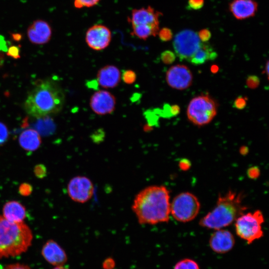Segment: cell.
Instances as JSON below:
<instances>
[{"label": "cell", "mask_w": 269, "mask_h": 269, "mask_svg": "<svg viewBox=\"0 0 269 269\" xmlns=\"http://www.w3.org/2000/svg\"><path fill=\"white\" fill-rule=\"evenodd\" d=\"M132 210L140 224L168 222L170 215L169 191L163 185H151L135 196Z\"/></svg>", "instance_id": "cell-1"}, {"label": "cell", "mask_w": 269, "mask_h": 269, "mask_svg": "<svg viewBox=\"0 0 269 269\" xmlns=\"http://www.w3.org/2000/svg\"><path fill=\"white\" fill-rule=\"evenodd\" d=\"M65 102L62 89L54 81L43 80L36 83L27 95L24 109L30 116L39 118L57 114Z\"/></svg>", "instance_id": "cell-2"}, {"label": "cell", "mask_w": 269, "mask_h": 269, "mask_svg": "<svg viewBox=\"0 0 269 269\" xmlns=\"http://www.w3.org/2000/svg\"><path fill=\"white\" fill-rule=\"evenodd\" d=\"M244 195L229 190L219 196L214 208L200 219L199 225L215 230L230 225L248 209L243 204Z\"/></svg>", "instance_id": "cell-3"}, {"label": "cell", "mask_w": 269, "mask_h": 269, "mask_svg": "<svg viewBox=\"0 0 269 269\" xmlns=\"http://www.w3.org/2000/svg\"><path fill=\"white\" fill-rule=\"evenodd\" d=\"M32 240V231L23 222H10L0 215V259L25 253Z\"/></svg>", "instance_id": "cell-4"}, {"label": "cell", "mask_w": 269, "mask_h": 269, "mask_svg": "<svg viewBox=\"0 0 269 269\" xmlns=\"http://www.w3.org/2000/svg\"><path fill=\"white\" fill-rule=\"evenodd\" d=\"M264 222V215L260 210L244 213L235 221L236 233L248 244H251L264 236L262 225Z\"/></svg>", "instance_id": "cell-5"}, {"label": "cell", "mask_w": 269, "mask_h": 269, "mask_svg": "<svg viewBox=\"0 0 269 269\" xmlns=\"http://www.w3.org/2000/svg\"><path fill=\"white\" fill-rule=\"evenodd\" d=\"M217 114V106L215 101L209 96H196L190 101L187 116L190 122L201 126L209 124Z\"/></svg>", "instance_id": "cell-6"}, {"label": "cell", "mask_w": 269, "mask_h": 269, "mask_svg": "<svg viewBox=\"0 0 269 269\" xmlns=\"http://www.w3.org/2000/svg\"><path fill=\"white\" fill-rule=\"evenodd\" d=\"M200 203L193 194L184 192L177 195L170 202V214L177 221L186 223L198 214Z\"/></svg>", "instance_id": "cell-7"}, {"label": "cell", "mask_w": 269, "mask_h": 269, "mask_svg": "<svg viewBox=\"0 0 269 269\" xmlns=\"http://www.w3.org/2000/svg\"><path fill=\"white\" fill-rule=\"evenodd\" d=\"M202 43L197 33L190 29H185L175 35L173 46L175 54L179 59L188 61Z\"/></svg>", "instance_id": "cell-8"}, {"label": "cell", "mask_w": 269, "mask_h": 269, "mask_svg": "<svg viewBox=\"0 0 269 269\" xmlns=\"http://www.w3.org/2000/svg\"><path fill=\"white\" fill-rule=\"evenodd\" d=\"M94 187L92 181L84 176H76L70 179L67 185V192L74 201L84 203L92 197Z\"/></svg>", "instance_id": "cell-9"}, {"label": "cell", "mask_w": 269, "mask_h": 269, "mask_svg": "<svg viewBox=\"0 0 269 269\" xmlns=\"http://www.w3.org/2000/svg\"><path fill=\"white\" fill-rule=\"evenodd\" d=\"M166 81L170 87L182 90L187 89L191 85L193 75L187 66L181 64L175 65L167 71Z\"/></svg>", "instance_id": "cell-10"}, {"label": "cell", "mask_w": 269, "mask_h": 269, "mask_svg": "<svg viewBox=\"0 0 269 269\" xmlns=\"http://www.w3.org/2000/svg\"><path fill=\"white\" fill-rule=\"evenodd\" d=\"M111 38V32L107 26L102 24H95L87 31L85 40L90 48L99 51L109 46Z\"/></svg>", "instance_id": "cell-11"}, {"label": "cell", "mask_w": 269, "mask_h": 269, "mask_svg": "<svg viewBox=\"0 0 269 269\" xmlns=\"http://www.w3.org/2000/svg\"><path fill=\"white\" fill-rule=\"evenodd\" d=\"M161 15V12L148 6L147 7L133 9L128 20L132 27L148 26L159 31V18Z\"/></svg>", "instance_id": "cell-12"}, {"label": "cell", "mask_w": 269, "mask_h": 269, "mask_svg": "<svg viewBox=\"0 0 269 269\" xmlns=\"http://www.w3.org/2000/svg\"><path fill=\"white\" fill-rule=\"evenodd\" d=\"M90 107L98 115L112 113L116 108V99L110 92L101 90L95 92L90 99Z\"/></svg>", "instance_id": "cell-13"}, {"label": "cell", "mask_w": 269, "mask_h": 269, "mask_svg": "<svg viewBox=\"0 0 269 269\" xmlns=\"http://www.w3.org/2000/svg\"><path fill=\"white\" fill-rule=\"evenodd\" d=\"M52 28L49 23L43 19L34 20L28 27L27 35L31 43L42 45L48 43L52 36Z\"/></svg>", "instance_id": "cell-14"}, {"label": "cell", "mask_w": 269, "mask_h": 269, "mask_svg": "<svg viewBox=\"0 0 269 269\" xmlns=\"http://www.w3.org/2000/svg\"><path fill=\"white\" fill-rule=\"evenodd\" d=\"M209 246L217 254H225L230 251L235 244L234 236L232 233L225 229L216 230L211 235Z\"/></svg>", "instance_id": "cell-15"}, {"label": "cell", "mask_w": 269, "mask_h": 269, "mask_svg": "<svg viewBox=\"0 0 269 269\" xmlns=\"http://www.w3.org/2000/svg\"><path fill=\"white\" fill-rule=\"evenodd\" d=\"M41 255L47 262L55 267L64 265L68 260L64 250L53 240H49L44 244Z\"/></svg>", "instance_id": "cell-16"}, {"label": "cell", "mask_w": 269, "mask_h": 269, "mask_svg": "<svg viewBox=\"0 0 269 269\" xmlns=\"http://www.w3.org/2000/svg\"><path fill=\"white\" fill-rule=\"evenodd\" d=\"M121 80V73L118 67L113 65L103 67L97 74L98 85L104 88H114L117 87Z\"/></svg>", "instance_id": "cell-17"}, {"label": "cell", "mask_w": 269, "mask_h": 269, "mask_svg": "<svg viewBox=\"0 0 269 269\" xmlns=\"http://www.w3.org/2000/svg\"><path fill=\"white\" fill-rule=\"evenodd\" d=\"M229 9L238 19H244L255 15L258 9V3L254 0H233Z\"/></svg>", "instance_id": "cell-18"}, {"label": "cell", "mask_w": 269, "mask_h": 269, "mask_svg": "<svg viewBox=\"0 0 269 269\" xmlns=\"http://www.w3.org/2000/svg\"><path fill=\"white\" fill-rule=\"evenodd\" d=\"M26 216L25 207L17 201H9L3 205L2 216L12 222H22Z\"/></svg>", "instance_id": "cell-19"}, {"label": "cell", "mask_w": 269, "mask_h": 269, "mask_svg": "<svg viewBox=\"0 0 269 269\" xmlns=\"http://www.w3.org/2000/svg\"><path fill=\"white\" fill-rule=\"evenodd\" d=\"M20 146L29 152L37 150L41 145V139L39 134L35 129H28L22 132L18 137Z\"/></svg>", "instance_id": "cell-20"}, {"label": "cell", "mask_w": 269, "mask_h": 269, "mask_svg": "<svg viewBox=\"0 0 269 269\" xmlns=\"http://www.w3.org/2000/svg\"><path fill=\"white\" fill-rule=\"evenodd\" d=\"M217 57V53L210 44L202 42L200 47L188 60L195 65L204 64L209 60H213Z\"/></svg>", "instance_id": "cell-21"}, {"label": "cell", "mask_w": 269, "mask_h": 269, "mask_svg": "<svg viewBox=\"0 0 269 269\" xmlns=\"http://www.w3.org/2000/svg\"><path fill=\"white\" fill-rule=\"evenodd\" d=\"M40 119L35 124L37 132L40 134L47 135L53 133L55 125L53 120L47 116L39 118Z\"/></svg>", "instance_id": "cell-22"}, {"label": "cell", "mask_w": 269, "mask_h": 269, "mask_svg": "<svg viewBox=\"0 0 269 269\" xmlns=\"http://www.w3.org/2000/svg\"><path fill=\"white\" fill-rule=\"evenodd\" d=\"M173 269H200V267L195 261L191 259L186 258L176 263Z\"/></svg>", "instance_id": "cell-23"}, {"label": "cell", "mask_w": 269, "mask_h": 269, "mask_svg": "<svg viewBox=\"0 0 269 269\" xmlns=\"http://www.w3.org/2000/svg\"><path fill=\"white\" fill-rule=\"evenodd\" d=\"M121 79L127 84H132L136 79V74L132 70H125L121 75Z\"/></svg>", "instance_id": "cell-24"}, {"label": "cell", "mask_w": 269, "mask_h": 269, "mask_svg": "<svg viewBox=\"0 0 269 269\" xmlns=\"http://www.w3.org/2000/svg\"><path fill=\"white\" fill-rule=\"evenodd\" d=\"M179 112L180 107L178 105H166L164 107L163 114L165 117H170L177 116Z\"/></svg>", "instance_id": "cell-25"}, {"label": "cell", "mask_w": 269, "mask_h": 269, "mask_svg": "<svg viewBox=\"0 0 269 269\" xmlns=\"http://www.w3.org/2000/svg\"><path fill=\"white\" fill-rule=\"evenodd\" d=\"M100 0H74V4L78 8L90 7L96 5Z\"/></svg>", "instance_id": "cell-26"}, {"label": "cell", "mask_w": 269, "mask_h": 269, "mask_svg": "<svg viewBox=\"0 0 269 269\" xmlns=\"http://www.w3.org/2000/svg\"><path fill=\"white\" fill-rule=\"evenodd\" d=\"M160 58L164 64H170L175 61L176 55L170 50H165L161 53Z\"/></svg>", "instance_id": "cell-27"}, {"label": "cell", "mask_w": 269, "mask_h": 269, "mask_svg": "<svg viewBox=\"0 0 269 269\" xmlns=\"http://www.w3.org/2000/svg\"><path fill=\"white\" fill-rule=\"evenodd\" d=\"M157 34L160 39L164 42L170 40L173 36L172 31L167 27L162 28L159 30Z\"/></svg>", "instance_id": "cell-28"}, {"label": "cell", "mask_w": 269, "mask_h": 269, "mask_svg": "<svg viewBox=\"0 0 269 269\" xmlns=\"http://www.w3.org/2000/svg\"><path fill=\"white\" fill-rule=\"evenodd\" d=\"M8 137V131L6 126L0 122V146L4 144Z\"/></svg>", "instance_id": "cell-29"}, {"label": "cell", "mask_w": 269, "mask_h": 269, "mask_svg": "<svg viewBox=\"0 0 269 269\" xmlns=\"http://www.w3.org/2000/svg\"><path fill=\"white\" fill-rule=\"evenodd\" d=\"M32 191V187L27 183H23L20 184L18 188L19 194L23 196H27L30 195Z\"/></svg>", "instance_id": "cell-30"}, {"label": "cell", "mask_w": 269, "mask_h": 269, "mask_svg": "<svg viewBox=\"0 0 269 269\" xmlns=\"http://www.w3.org/2000/svg\"><path fill=\"white\" fill-rule=\"evenodd\" d=\"M46 168L43 164H37L34 168V173L37 178H43L46 176Z\"/></svg>", "instance_id": "cell-31"}, {"label": "cell", "mask_w": 269, "mask_h": 269, "mask_svg": "<svg viewBox=\"0 0 269 269\" xmlns=\"http://www.w3.org/2000/svg\"><path fill=\"white\" fill-rule=\"evenodd\" d=\"M246 83L250 88H256L260 84V79L257 76H249L247 79Z\"/></svg>", "instance_id": "cell-32"}, {"label": "cell", "mask_w": 269, "mask_h": 269, "mask_svg": "<svg viewBox=\"0 0 269 269\" xmlns=\"http://www.w3.org/2000/svg\"><path fill=\"white\" fill-rule=\"evenodd\" d=\"M247 100L245 98L240 96L237 98L233 103V107L239 110H242L245 108Z\"/></svg>", "instance_id": "cell-33"}, {"label": "cell", "mask_w": 269, "mask_h": 269, "mask_svg": "<svg viewBox=\"0 0 269 269\" xmlns=\"http://www.w3.org/2000/svg\"><path fill=\"white\" fill-rule=\"evenodd\" d=\"M197 34L202 42H207L211 37V33L207 29H203L200 30Z\"/></svg>", "instance_id": "cell-34"}, {"label": "cell", "mask_w": 269, "mask_h": 269, "mask_svg": "<svg viewBox=\"0 0 269 269\" xmlns=\"http://www.w3.org/2000/svg\"><path fill=\"white\" fill-rule=\"evenodd\" d=\"M204 0H188L189 7L194 10L201 8L204 5Z\"/></svg>", "instance_id": "cell-35"}, {"label": "cell", "mask_w": 269, "mask_h": 269, "mask_svg": "<svg viewBox=\"0 0 269 269\" xmlns=\"http://www.w3.org/2000/svg\"><path fill=\"white\" fill-rule=\"evenodd\" d=\"M116 266V262L114 259L111 257L106 258L102 263L103 269H114Z\"/></svg>", "instance_id": "cell-36"}, {"label": "cell", "mask_w": 269, "mask_h": 269, "mask_svg": "<svg viewBox=\"0 0 269 269\" xmlns=\"http://www.w3.org/2000/svg\"><path fill=\"white\" fill-rule=\"evenodd\" d=\"M7 55L15 59L19 58L20 57L19 48L16 46L10 47L7 50Z\"/></svg>", "instance_id": "cell-37"}, {"label": "cell", "mask_w": 269, "mask_h": 269, "mask_svg": "<svg viewBox=\"0 0 269 269\" xmlns=\"http://www.w3.org/2000/svg\"><path fill=\"white\" fill-rule=\"evenodd\" d=\"M3 269H31L29 266L23 264L15 263L7 265Z\"/></svg>", "instance_id": "cell-38"}, {"label": "cell", "mask_w": 269, "mask_h": 269, "mask_svg": "<svg viewBox=\"0 0 269 269\" xmlns=\"http://www.w3.org/2000/svg\"><path fill=\"white\" fill-rule=\"evenodd\" d=\"M260 174V171L257 167H252L249 169L248 171V175L250 178H257Z\"/></svg>", "instance_id": "cell-39"}, {"label": "cell", "mask_w": 269, "mask_h": 269, "mask_svg": "<svg viewBox=\"0 0 269 269\" xmlns=\"http://www.w3.org/2000/svg\"><path fill=\"white\" fill-rule=\"evenodd\" d=\"M179 166L181 169L186 170L189 167V162L187 160H181L179 163Z\"/></svg>", "instance_id": "cell-40"}, {"label": "cell", "mask_w": 269, "mask_h": 269, "mask_svg": "<svg viewBox=\"0 0 269 269\" xmlns=\"http://www.w3.org/2000/svg\"><path fill=\"white\" fill-rule=\"evenodd\" d=\"M211 70L213 73H216L218 71V67L216 65H213L211 67Z\"/></svg>", "instance_id": "cell-41"}, {"label": "cell", "mask_w": 269, "mask_h": 269, "mask_svg": "<svg viewBox=\"0 0 269 269\" xmlns=\"http://www.w3.org/2000/svg\"><path fill=\"white\" fill-rule=\"evenodd\" d=\"M52 269H69V268L63 265V266H56Z\"/></svg>", "instance_id": "cell-42"}, {"label": "cell", "mask_w": 269, "mask_h": 269, "mask_svg": "<svg viewBox=\"0 0 269 269\" xmlns=\"http://www.w3.org/2000/svg\"><path fill=\"white\" fill-rule=\"evenodd\" d=\"M266 73L267 74V76L268 77L269 75V62L268 61L266 64Z\"/></svg>", "instance_id": "cell-43"}]
</instances>
